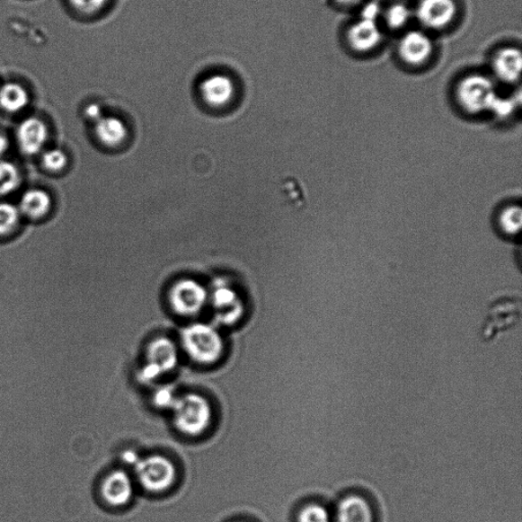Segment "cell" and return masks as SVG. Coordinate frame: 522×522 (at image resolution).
I'll use <instances>...</instances> for the list:
<instances>
[{"label":"cell","mask_w":522,"mask_h":522,"mask_svg":"<svg viewBox=\"0 0 522 522\" xmlns=\"http://www.w3.org/2000/svg\"><path fill=\"white\" fill-rule=\"evenodd\" d=\"M181 342L189 358L199 365H214L221 359L225 350L219 332L208 323L189 324L181 332Z\"/></svg>","instance_id":"6da1fadb"},{"label":"cell","mask_w":522,"mask_h":522,"mask_svg":"<svg viewBox=\"0 0 522 522\" xmlns=\"http://www.w3.org/2000/svg\"><path fill=\"white\" fill-rule=\"evenodd\" d=\"M172 411L173 425L180 433L189 437L206 433L213 420V408L209 401L195 393L178 396Z\"/></svg>","instance_id":"7a4b0ae2"},{"label":"cell","mask_w":522,"mask_h":522,"mask_svg":"<svg viewBox=\"0 0 522 522\" xmlns=\"http://www.w3.org/2000/svg\"><path fill=\"white\" fill-rule=\"evenodd\" d=\"M134 467L140 486L150 493H164L170 490L177 480L175 464L162 456L140 458Z\"/></svg>","instance_id":"3957f363"},{"label":"cell","mask_w":522,"mask_h":522,"mask_svg":"<svg viewBox=\"0 0 522 522\" xmlns=\"http://www.w3.org/2000/svg\"><path fill=\"white\" fill-rule=\"evenodd\" d=\"M457 96L459 102L473 112L491 109L498 97L493 82L482 75H471L461 80Z\"/></svg>","instance_id":"277c9868"},{"label":"cell","mask_w":522,"mask_h":522,"mask_svg":"<svg viewBox=\"0 0 522 522\" xmlns=\"http://www.w3.org/2000/svg\"><path fill=\"white\" fill-rule=\"evenodd\" d=\"M169 300L172 309L177 314L194 316L206 306L208 292L194 279H183L173 285Z\"/></svg>","instance_id":"5b68a950"},{"label":"cell","mask_w":522,"mask_h":522,"mask_svg":"<svg viewBox=\"0 0 522 522\" xmlns=\"http://www.w3.org/2000/svg\"><path fill=\"white\" fill-rule=\"evenodd\" d=\"M332 513L334 522H378L374 503L365 494L357 491L340 498Z\"/></svg>","instance_id":"8992f818"},{"label":"cell","mask_w":522,"mask_h":522,"mask_svg":"<svg viewBox=\"0 0 522 522\" xmlns=\"http://www.w3.org/2000/svg\"><path fill=\"white\" fill-rule=\"evenodd\" d=\"M237 89L231 75L215 73L207 75L199 84L202 101L213 109L228 107L236 95Z\"/></svg>","instance_id":"52a82bcc"},{"label":"cell","mask_w":522,"mask_h":522,"mask_svg":"<svg viewBox=\"0 0 522 522\" xmlns=\"http://www.w3.org/2000/svg\"><path fill=\"white\" fill-rule=\"evenodd\" d=\"M211 304L216 312V320L223 325L237 323L245 313L243 302L232 287L217 282L211 295Z\"/></svg>","instance_id":"ba28073f"},{"label":"cell","mask_w":522,"mask_h":522,"mask_svg":"<svg viewBox=\"0 0 522 522\" xmlns=\"http://www.w3.org/2000/svg\"><path fill=\"white\" fill-rule=\"evenodd\" d=\"M456 4L454 0H420L416 7V17L429 29H442L456 18Z\"/></svg>","instance_id":"9c48e42d"},{"label":"cell","mask_w":522,"mask_h":522,"mask_svg":"<svg viewBox=\"0 0 522 522\" xmlns=\"http://www.w3.org/2000/svg\"><path fill=\"white\" fill-rule=\"evenodd\" d=\"M104 500L113 507H123L131 502L134 483L130 475L123 471H116L108 475L102 487Z\"/></svg>","instance_id":"30bf717a"},{"label":"cell","mask_w":522,"mask_h":522,"mask_svg":"<svg viewBox=\"0 0 522 522\" xmlns=\"http://www.w3.org/2000/svg\"><path fill=\"white\" fill-rule=\"evenodd\" d=\"M432 52V41L421 31L406 33L399 43V55L410 65L419 66L427 62Z\"/></svg>","instance_id":"8fae6325"},{"label":"cell","mask_w":522,"mask_h":522,"mask_svg":"<svg viewBox=\"0 0 522 522\" xmlns=\"http://www.w3.org/2000/svg\"><path fill=\"white\" fill-rule=\"evenodd\" d=\"M17 139L22 153L34 155L41 151L47 142L48 128L38 118L25 119L18 127Z\"/></svg>","instance_id":"7c38bea8"},{"label":"cell","mask_w":522,"mask_h":522,"mask_svg":"<svg viewBox=\"0 0 522 522\" xmlns=\"http://www.w3.org/2000/svg\"><path fill=\"white\" fill-rule=\"evenodd\" d=\"M146 362L155 366L163 375L173 372L179 365L177 345L169 338H156L147 348Z\"/></svg>","instance_id":"4fadbf2b"},{"label":"cell","mask_w":522,"mask_h":522,"mask_svg":"<svg viewBox=\"0 0 522 522\" xmlns=\"http://www.w3.org/2000/svg\"><path fill=\"white\" fill-rule=\"evenodd\" d=\"M382 32L376 21L361 19L348 32V40L351 47L358 51H368L377 47L382 41Z\"/></svg>","instance_id":"5bb4252c"},{"label":"cell","mask_w":522,"mask_h":522,"mask_svg":"<svg viewBox=\"0 0 522 522\" xmlns=\"http://www.w3.org/2000/svg\"><path fill=\"white\" fill-rule=\"evenodd\" d=\"M521 66V52L518 49H503L498 52L493 60L495 75L506 83H517L519 80Z\"/></svg>","instance_id":"9a60e30c"},{"label":"cell","mask_w":522,"mask_h":522,"mask_svg":"<svg viewBox=\"0 0 522 522\" xmlns=\"http://www.w3.org/2000/svg\"><path fill=\"white\" fill-rule=\"evenodd\" d=\"M98 140L108 147H118L128 138V128L122 119L117 117H102L95 126Z\"/></svg>","instance_id":"2e32d148"},{"label":"cell","mask_w":522,"mask_h":522,"mask_svg":"<svg viewBox=\"0 0 522 522\" xmlns=\"http://www.w3.org/2000/svg\"><path fill=\"white\" fill-rule=\"evenodd\" d=\"M30 102L28 91L19 83L7 82L0 86V109L9 113L24 111Z\"/></svg>","instance_id":"e0dca14e"},{"label":"cell","mask_w":522,"mask_h":522,"mask_svg":"<svg viewBox=\"0 0 522 522\" xmlns=\"http://www.w3.org/2000/svg\"><path fill=\"white\" fill-rule=\"evenodd\" d=\"M518 310L516 307H497L491 310L489 321L482 328V336L485 340L493 339L499 332L513 327L518 320Z\"/></svg>","instance_id":"ac0fdd59"},{"label":"cell","mask_w":522,"mask_h":522,"mask_svg":"<svg viewBox=\"0 0 522 522\" xmlns=\"http://www.w3.org/2000/svg\"><path fill=\"white\" fill-rule=\"evenodd\" d=\"M51 207V199L48 192L41 189H31L22 196L20 211L30 217H40L48 213Z\"/></svg>","instance_id":"d6986e66"},{"label":"cell","mask_w":522,"mask_h":522,"mask_svg":"<svg viewBox=\"0 0 522 522\" xmlns=\"http://www.w3.org/2000/svg\"><path fill=\"white\" fill-rule=\"evenodd\" d=\"M21 175L16 165L0 162V196L7 195L19 187Z\"/></svg>","instance_id":"ffe728a7"},{"label":"cell","mask_w":522,"mask_h":522,"mask_svg":"<svg viewBox=\"0 0 522 522\" xmlns=\"http://www.w3.org/2000/svg\"><path fill=\"white\" fill-rule=\"evenodd\" d=\"M297 522H334L332 509L320 503H309L298 512Z\"/></svg>","instance_id":"44dd1931"},{"label":"cell","mask_w":522,"mask_h":522,"mask_svg":"<svg viewBox=\"0 0 522 522\" xmlns=\"http://www.w3.org/2000/svg\"><path fill=\"white\" fill-rule=\"evenodd\" d=\"M20 219V209L12 203L0 202V234L16 228Z\"/></svg>","instance_id":"7402d4cb"},{"label":"cell","mask_w":522,"mask_h":522,"mask_svg":"<svg viewBox=\"0 0 522 522\" xmlns=\"http://www.w3.org/2000/svg\"><path fill=\"white\" fill-rule=\"evenodd\" d=\"M411 9H408L403 4L392 5L387 13H385V21H387L388 26L395 30L403 28L411 21Z\"/></svg>","instance_id":"603a6c76"},{"label":"cell","mask_w":522,"mask_h":522,"mask_svg":"<svg viewBox=\"0 0 522 522\" xmlns=\"http://www.w3.org/2000/svg\"><path fill=\"white\" fill-rule=\"evenodd\" d=\"M42 163L49 171L58 172L65 168L67 157L63 150L54 148L43 155Z\"/></svg>","instance_id":"cb8c5ba5"},{"label":"cell","mask_w":522,"mask_h":522,"mask_svg":"<svg viewBox=\"0 0 522 522\" xmlns=\"http://www.w3.org/2000/svg\"><path fill=\"white\" fill-rule=\"evenodd\" d=\"M74 9L84 14H95L107 7L110 0H70Z\"/></svg>","instance_id":"d4e9b609"},{"label":"cell","mask_w":522,"mask_h":522,"mask_svg":"<svg viewBox=\"0 0 522 522\" xmlns=\"http://www.w3.org/2000/svg\"><path fill=\"white\" fill-rule=\"evenodd\" d=\"M177 398L178 396H176L175 392H173L169 385H165V387H162L155 391L154 394V403L157 408H161V410H172Z\"/></svg>","instance_id":"484cf974"},{"label":"cell","mask_w":522,"mask_h":522,"mask_svg":"<svg viewBox=\"0 0 522 522\" xmlns=\"http://www.w3.org/2000/svg\"><path fill=\"white\" fill-rule=\"evenodd\" d=\"M162 376L164 375L160 369L151 365V363L146 362L139 370L138 378L141 383L148 385L155 382Z\"/></svg>","instance_id":"4316f807"},{"label":"cell","mask_w":522,"mask_h":522,"mask_svg":"<svg viewBox=\"0 0 522 522\" xmlns=\"http://www.w3.org/2000/svg\"><path fill=\"white\" fill-rule=\"evenodd\" d=\"M85 116L97 122L98 119L102 118V110L100 105L96 103H91L85 110Z\"/></svg>","instance_id":"83f0119b"},{"label":"cell","mask_w":522,"mask_h":522,"mask_svg":"<svg viewBox=\"0 0 522 522\" xmlns=\"http://www.w3.org/2000/svg\"><path fill=\"white\" fill-rule=\"evenodd\" d=\"M378 13H380V7L376 4H369L362 11V19L376 21Z\"/></svg>","instance_id":"f1b7e54d"},{"label":"cell","mask_w":522,"mask_h":522,"mask_svg":"<svg viewBox=\"0 0 522 522\" xmlns=\"http://www.w3.org/2000/svg\"><path fill=\"white\" fill-rule=\"evenodd\" d=\"M140 458L141 457L138 456V454L133 450H126L122 454L123 463H125L128 465L135 466L136 464H137Z\"/></svg>","instance_id":"f546056e"},{"label":"cell","mask_w":522,"mask_h":522,"mask_svg":"<svg viewBox=\"0 0 522 522\" xmlns=\"http://www.w3.org/2000/svg\"><path fill=\"white\" fill-rule=\"evenodd\" d=\"M7 147H9V141H7L3 134H0V156L4 155Z\"/></svg>","instance_id":"4dcf8cb0"},{"label":"cell","mask_w":522,"mask_h":522,"mask_svg":"<svg viewBox=\"0 0 522 522\" xmlns=\"http://www.w3.org/2000/svg\"><path fill=\"white\" fill-rule=\"evenodd\" d=\"M337 2L344 5H355L361 3V0H337Z\"/></svg>","instance_id":"1f68e13d"}]
</instances>
